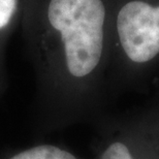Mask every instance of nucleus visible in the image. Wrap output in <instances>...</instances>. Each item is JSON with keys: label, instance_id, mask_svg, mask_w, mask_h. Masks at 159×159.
Wrapping results in <instances>:
<instances>
[{"label": "nucleus", "instance_id": "nucleus-1", "mask_svg": "<svg viewBox=\"0 0 159 159\" xmlns=\"http://www.w3.org/2000/svg\"><path fill=\"white\" fill-rule=\"evenodd\" d=\"M49 21L61 32L69 74L83 78L100 61L106 8L101 0H51Z\"/></svg>", "mask_w": 159, "mask_h": 159}, {"label": "nucleus", "instance_id": "nucleus-2", "mask_svg": "<svg viewBox=\"0 0 159 159\" xmlns=\"http://www.w3.org/2000/svg\"><path fill=\"white\" fill-rule=\"evenodd\" d=\"M117 28L126 55L135 63L150 61L159 53V6L130 1L119 11Z\"/></svg>", "mask_w": 159, "mask_h": 159}, {"label": "nucleus", "instance_id": "nucleus-3", "mask_svg": "<svg viewBox=\"0 0 159 159\" xmlns=\"http://www.w3.org/2000/svg\"><path fill=\"white\" fill-rule=\"evenodd\" d=\"M98 159H159V125L125 127L107 141Z\"/></svg>", "mask_w": 159, "mask_h": 159}, {"label": "nucleus", "instance_id": "nucleus-4", "mask_svg": "<svg viewBox=\"0 0 159 159\" xmlns=\"http://www.w3.org/2000/svg\"><path fill=\"white\" fill-rule=\"evenodd\" d=\"M11 159H78L70 152L59 147L43 145L21 152Z\"/></svg>", "mask_w": 159, "mask_h": 159}, {"label": "nucleus", "instance_id": "nucleus-5", "mask_svg": "<svg viewBox=\"0 0 159 159\" xmlns=\"http://www.w3.org/2000/svg\"><path fill=\"white\" fill-rule=\"evenodd\" d=\"M17 0H0V29L9 23L16 11Z\"/></svg>", "mask_w": 159, "mask_h": 159}]
</instances>
